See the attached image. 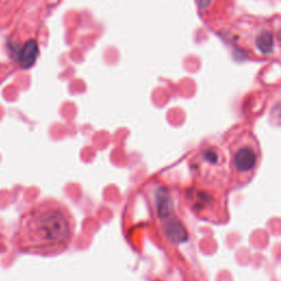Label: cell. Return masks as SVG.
Listing matches in <instances>:
<instances>
[{"mask_svg":"<svg viewBox=\"0 0 281 281\" xmlns=\"http://www.w3.org/2000/svg\"><path fill=\"white\" fill-rule=\"evenodd\" d=\"M76 221L70 209L56 200H44L29 207L18 221L14 243L22 253L54 256L73 243Z\"/></svg>","mask_w":281,"mask_h":281,"instance_id":"1","label":"cell"},{"mask_svg":"<svg viewBox=\"0 0 281 281\" xmlns=\"http://www.w3.org/2000/svg\"><path fill=\"white\" fill-rule=\"evenodd\" d=\"M257 159H258L257 158V154L253 148L241 147L237 149L234 156H233V164H234L238 174L246 175L255 169Z\"/></svg>","mask_w":281,"mask_h":281,"instance_id":"2","label":"cell"},{"mask_svg":"<svg viewBox=\"0 0 281 281\" xmlns=\"http://www.w3.org/2000/svg\"><path fill=\"white\" fill-rule=\"evenodd\" d=\"M15 53L17 62L19 63L20 66L23 68H29L37 61L39 55V45L34 40H30L19 50H15Z\"/></svg>","mask_w":281,"mask_h":281,"instance_id":"3","label":"cell"},{"mask_svg":"<svg viewBox=\"0 0 281 281\" xmlns=\"http://www.w3.org/2000/svg\"><path fill=\"white\" fill-rule=\"evenodd\" d=\"M256 46L261 53H270L273 47V40L271 34L267 31L261 32L256 39Z\"/></svg>","mask_w":281,"mask_h":281,"instance_id":"4","label":"cell"},{"mask_svg":"<svg viewBox=\"0 0 281 281\" xmlns=\"http://www.w3.org/2000/svg\"><path fill=\"white\" fill-rule=\"evenodd\" d=\"M211 2L212 0H199V5H200V8L201 9H207L209 8V6L211 5Z\"/></svg>","mask_w":281,"mask_h":281,"instance_id":"5","label":"cell"},{"mask_svg":"<svg viewBox=\"0 0 281 281\" xmlns=\"http://www.w3.org/2000/svg\"><path fill=\"white\" fill-rule=\"evenodd\" d=\"M278 38L280 39V41H281V31L278 33Z\"/></svg>","mask_w":281,"mask_h":281,"instance_id":"6","label":"cell"}]
</instances>
